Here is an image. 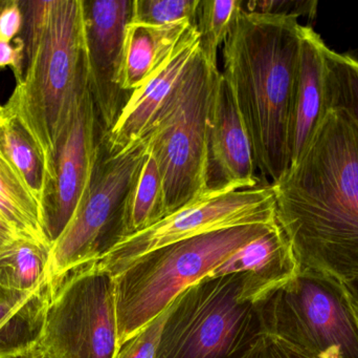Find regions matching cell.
<instances>
[{
  "label": "cell",
  "mask_w": 358,
  "mask_h": 358,
  "mask_svg": "<svg viewBox=\"0 0 358 358\" xmlns=\"http://www.w3.org/2000/svg\"><path fill=\"white\" fill-rule=\"evenodd\" d=\"M240 275L206 277L172 303L157 358H240L262 334Z\"/></svg>",
  "instance_id": "obj_7"
},
{
  "label": "cell",
  "mask_w": 358,
  "mask_h": 358,
  "mask_svg": "<svg viewBox=\"0 0 358 358\" xmlns=\"http://www.w3.org/2000/svg\"><path fill=\"white\" fill-rule=\"evenodd\" d=\"M240 358H313L287 343L262 333Z\"/></svg>",
  "instance_id": "obj_27"
},
{
  "label": "cell",
  "mask_w": 358,
  "mask_h": 358,
  "mask_svg": "<svg viewBox=\"0 0 358 358\" xmlns=\"http://www.w3.org/2000/svg\"><path fill=\"white\" fill-rule=\"evenodd\" d=\"M275 193V219L301 269L344 282L358 275V124L326 111Z\"/></svg>",
  "instance_id": "obj_1"
},
{
  "label": "cell",
  "mask_w": 358,
  "mask_h": 358,
  "mask_svg": "<svg viewBox=\"0 0 358 358\" xmlns=\"http://www.w3.org/2000/svg\"><path fill=\"white\" fill-rule=\"evenodd\" d=\"M170 310L171 306L126 342L120 349L117 358H157Z\"/></svg>",
  "instance_id": "obj_26"
},
{
  "label": "cell",
  "mask_w": 358,
  "mask_h": 358,
  "mask_svg": "<svg viewBox=\"0 0 358 358\" xmlns=\"http://www.w3.org/2000/svg\"><path fill=\"white\" fill-rule=\"evenodd\" d=\"M242 0H200L196 27L200 34V50L212 67H217V53L229 37L240 13Z\"/></svg>",
  "instance_id": "obj_23"
},
{
  "label": "cell",
  "mask_w": 358,
  "mask_h": 358,
  "mask_svg": "<svg viewBox=\"0 0 358 358\" xmlns=\"http://www.w3.org/2000/svg\"><path fill=\"white\" fill-rule=\"evenodd\" d=\"M326 48L325 42L313 27L302 25L290 166L298 161L327 111L325 109Z\"/></svg>",
  "instance_id": "obj_16"
},
{
  "label": "cell",
  "mask_w": 358,
  "mask_h": 358,
  "mask_svg": "<svg viewBox=\"0 0 358 358\" xmlns=\"http://www.w3.org/2000/svg\"><path fill=\"white\" fill-rule=\"evenodd\" d=\"M50 298V280L31 292L0 285V358H27L39 352Z\"/></svg>",
  "instance_id": "obj_17"
},
{
  "label": "cell",
  "mask_w": 358,
  "mask_h": 358,
  "mask_svg": "<svg viewBox=\"0 0 358 358\" xmlns=\"http://www.w3.org/2000/svg\"><path fill=\"white\" fill-rule=\"evenodd\" d=\"M165 216L163 179L157 160L148 151L124 201L122 239L148 228Z\"/></svg>",
  "instance_id": "obj_20"
},
{
  "label": "cell",
  "mask_w": 358,
  "mask_h": 358,
  "mask_svg": "<svg viewBox=\"0 0 358 358\" xmlns=\"http://www.w3.org/2000/svg\"><path fill=\"white\" fill-rule=\"evenodd\" d=\"M262 333L313 358H358V326L336 277L301 269L255 304Z\"/></svg>",
  "instance_id": "obj_6"
},
{
  "label": "cell",
  "mask_w": 358,
  "mask_h": 358,
  "mask_svg": "<svg viewBox=\"0 0 358 358\" xmlns=\"http://www.w3.org/2000/svg\"><path fill=\"white\" fill-rule=\"evenodd\" d=\"M200 0H134L130 22L166 25L189 20L196 25Z\"/></svg>",
  "instance_id": "obj_25"
},
{
  "label": "cell",
  "mask_w": 358,
  "mask_h": 358,
  "mask_svg": "<svg viewBox=\"0 0 358 358\" xmlns=\"http://www.w3.org/2000/svg\"><path fill=\"white\" fill-rule=\"evenodd\" d=\"M0 214L19 237L50 244L44 237L41 207L18 172L0 153Z\"/></svg>",
  "instance_id": "obj_22"
},
{
  "label": "cell",
  "mask_w": 358,
  "mask_h": 358,
  "mask_svg": "<svg viewBox=\"0 0 358 358\" xmlns=\"http://www.w3.org/2000/svg\"><path fill=\"white\" fill-rule=\"evenodd\" d=\"M106 132L90 88L79 97L46 166L42 191V226L50 247L71 222L85 195Z\"/></svg>",
  "instance_id": "obj_11"
},
{
  "label": "cell",
  "mask_w": 358,
  "mask_h": 358,
  "mask_svg": "<svg viewBox=\"0 0 358 358\" xmlns=\"http://www.w3.org/2000/svg\"><path fill=\"white\" fill-rule=\"evenodd\" d=\"M199 46V32L196 25H192L164 67L144 85L131 92L117 123L105 134L104 145L109 153H121L145 138Z\"/></svg>",
  "instance_id": "obj_14"
},
{
  "label": "cell",
  "mask_w": 358,
  "mask_h": 358,
  "mask_svg": "<svg viewBox=\"0 0 358 358\" xmlns=\"http://www.w3.org/2000/svg\"><path fill=\"white\" fill-rule=\"evenodd\" d=\"M219 71L199 48L145 136L163 179L166 216L206 191L208 115Z\"/></svg>",
  "instance_id": "obj_5"
},
{
  "label": "cell",
  "mask_w": 358,
  "mask_h": 358,
  "mask_svg": "<svg viewBox=\"0 0 358 358\" xmlns=\"http://www.w3.org/2000/svg\"><path fill=\"white\" fill-rule=\"evenodd\" d=\"M342 283L358 326V275Z\"/></svg>",
  "instance_id": "obj_31"
},
{
  "label": "cell",
  "mask_w": 358,
  "mask_h": 358,
  "mask_svg": "<svg viewBox=\"0 0 358 358\" xmlns=\"http://www.w3.org/2000/svg\"><path fill=\"white\" fill-rule=\"evenodd\" d=\"M301 267L278 222L231 254L208 277L240 275L241 301L257 304L300 273Z\"/></svg>",
  "instance_id": "obj_15"
},
{
  "label": "cell",
  "mask_w": 358,
  "mask_h": 358,
  "mask_svg": "<svg viewBox=\"0 0 358 358\" xmlns=\"http://www.w3.org/2000/svg\"><path fill=\"white\" fill-rule=\"evenodd\" d=\"M147 153L145 139L119 153H109L103 139L90 186L52 247L50 280L99 260L122 239L124 201Z\"/></svg>",
  "instance_id": "obj_9"
},
{
  "label": "cell",
  "mask_w": 358,
  "mask_h": 358,
  "mask_svg": "<svg viewBox=\"0 0 358 358\" xmlns=\"http://www.w3.org/2000/svg\"><path fill=\"white\" fill-rule=\"evenodd\" d=\"M275 221L271 184L241 191H206L148 228L124 237L96 261L115 277L138 259L164 246L221 229Z\"/></svg>",
  "instance_id": "obj_10"
},
{
  "label": "cell",
  "mask_w": 358,
  "mask_h": 358,
  "mask_svg": "<svg viewBox=\"0 0 358 358\" xmlns=\"http://www.w3.org/2000/svg\"><path fill=\"white\" fill-rule=\"evenodd\" d=\"M0 153L20 174L40 203L45 181V157L22 120L6 104L0 105Z\"/></svg>",
  "instance_id": "obj_19"
},
{
  "label": "cell",
  "mask_w": 358,
  "mask_h": 358,
  "mask_svg": "<svg viewBox=\"0 0 358 358\" xmlns=\"http://www.w3.org/2000/svg\"><path fill=\"white\" fill-rule=\"evenodd\" d=\"M275 223L204 233L164 246L130 265L115 277L120 346L169 308L189 286L210 277L231 254Z\"/></svg>",
  "instance_id": "obj_4"
},
{
  "label": "cell",
  "mask_w": 358,
  "mask_h": 358,
  "mask_svg": "<svg viewBox=\"0 0 358 358\" xmlns=\"http://www.w3.org/2000/svg\"><path fill=\"white\" fill-rule=\"evenodd\" d=\"M18 237H19L18 233L15 231V229L0 214V248L12 243L13 241L18 239Z\"/></svg>",
  "instance_id": "obj_32"
},
{
  "label": "cell",
  "mask_w": 358,
  "mask_h": 358,
  "mask_svg": "<svg viewBox=\"0 0 358 358\" xmlns=\"http://www.w3.org/2000/svg\"><path fill=\"white\" fill-rule=\"evenodd\" d=\"M298 19L243 10L222 46L221 73L267 184L279 182L292 165L302 32Z\"/></svg>",
  "instance_id": "obj_2"
},
{
  "label": "cell",
  "mask_w": 358,
  "mask_h": 358,
  "mask_svg": "<svg viewBox=\"0 0 358 358\" xmlns=\"http://www.w3.org/2000/svg\"><path fill=\"white\" fill-rule=\"evenodd\" d=\"M192 25L189 20L166 25L128 23L119 76L121 90L131 95L150 80L167 62Z\"/></svg>",
  "instance_id": "obj_18"
},
{
  "label": "cell",
  "mask_w": 358,
  "mask_h": 358,
  "mask_svg": "<svg viewBox=\"0 0 358 358\" xmlns=\"http://www.w3.org/2000/svg\"><path fill=\"white\" fill-rule=\"evenodd\" d=\"M24 41L17 37L13 41L0 39V69L10 67L17 83L21 82L24 73Z\"/></svg>",
  "instance_id": "obj_30"
},
{
  "label": "cell",
  "mask_w": 358,
  "mask_h": 358,
  "mask_svg": "<svg viewBox=\"0 0 358 358\" xmlns=\"http://www.w3.org/2000/svg\"><path fill=\"white\" fill-rule=\"evenodd\" d=\"M48 244L18 237L0 248V285L20 292H31L50 280Z\"/></svg>",
  "instance_id": "obj_21"
},
{
  "label": "cell",
  "mask_w": 358,
  "mask_h": 358,
  "mask_svg": "<svg viewBox=\"0 0 358 358\" xmlns=\"http://www.w3.org/2000/svg\"><path fill=\"white\" fill-rule=\"evenodd\" d=\"M88 83L105 132L113 128L130 95L119 85L124 36L134 0H83Z\"/></svg>",
  "instance_id": "obj_12"
},
{
  "label": "cell",
  "mask_w": 358,
  "mask_h": 358,
  "mask_svg": "<svg viewBox=\"0 0 358 358\" xmlns=\"http://www.w3.org/2000/svg\"><path fill=\"white\" fill-rule=\"evenodd\" d=\"M252 143L229 82L221 71L208 115L206 191H241L263 184Z\"/></svg>",
  "instance_id": "obj_13"
},
{
  "label": "cell",
  "mask_w": 358,
  "mask_h": 358,
  "mask_svg": "<svg viewBox=\"0 0 358 358\" xmlns=\"http://www.w3.org/2000/svg\"><path fill=\"white\" fill-rule=\"evenodd\" d=\"M325 109H344L358 124V60L326 48Z\"/></svg>",
  "instance_id": "obj_24"
},
{
  "label": "cell",
  "mask_w": 358,
  "mask_h": 358,
  "mask_svg": "<svg viewBox=\"0 0 358 358\" xmlns=\"http://www.w3.org/2000/svg\"><path fill=\"white\" fill-rule=\"evenodd\" d=\"M24 25L21 0H0V39L13 41Z\"/></svg>",
  "instance_id": "obj_29"
},
{
  "label": "cell",
  "mask_w": 358,
  "mask_h": 358,
  "mask_svg": "<svg viewBox=\"0 0 358 358\" xmlns=\"http://www.w3.org/2000/svg\"><path fill=\"white\" fill-rule=\"evenodd\" d=\"M317 1H289V0H268V1L244 2V10L265 14L292 15V16L313 17L317 13Z\"/></svg>",
  "instance_id": "obj_28"
},
{
  "label": "cell",
  "mask_w": 358,
  "mask_h": 358,
  "mask_svg": "<svg viewBox=\"0 0 358 358\" xmlns=\"http://www.w3.org/2000/svg\"><path fill=\"white\" fill-rule=\"evenodd\" d=\"M52 298L39 353L43 358H117L115 281L98 261L50 280Z\"/></svg>",
  "instance_id": "obj_8"
},
{
  "label": "cell",
  "mask_w": 358,
  "mask_h": 358,
  "mask_svg": "<svg viewBox=\"0 0 358 358\" xmlns=\"http://www.w3.org/2000/svg\"><path fill=\"white\" fill-rule=\"evenodd\" d=\"M40 358H43V357H42L41 355H40Z\"/></svg>",
  "instance_id": "obj_33"
},
{
  "label": "cell",
  "mask_w": 358,
  "mask_h": 358,
  "mask_svg": "<svg viewBox=\"0 0 358 358\" xmlns=\"http://www.w3.org/2000/svg\"><path fill=\"white\" fill-rule=\"evenodd\" d=\"M22 8L24 73L6 105L29 128L48 166L78 99L90 88L84 4L33 0Z\"/></svg>",
  "instance_id": "obj_3"
}]
</instances>
